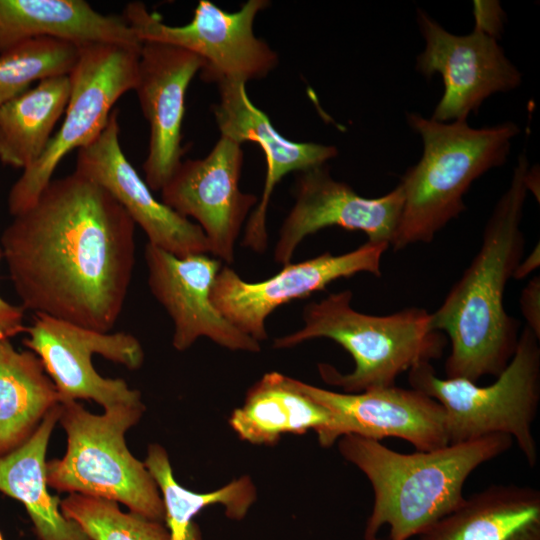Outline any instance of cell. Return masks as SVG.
<instances>
[{
    "label": "cell",
    "mask_w": 540,
    "mask_h": 540,
    "mask_svg": "<svg viewBox=\"0 0 540 540\" xmlns=\"http://www.w3.org/2000/svg\"><path fill=\"white\" fill-rule=\"evenodd\" d=\"M135 226L125 209L87 177L74 171L51 179L0 238L21 307L109 332L132 279Z\"/></svg>",
    "instance_id": "cell-1"
},
{
    "label": "cell",
    "mask_w": 540,
    "mask_h": 540,
    "mask_svg": "<svg viewBox=\"0 0 540 540\" xmlns=\"http://www.w3.org/2000/svg\"><path fill=\"white\" fill-rule=\"evenodd\" d=\"M529 162L520 154L507 190L485 226L482 244L460 279L433 313L432 326L447 333L451 351L446 378L472 382L498 376L512 358L519 323L504 307L507 282L523 258L521 230Z\"/></svg>",
    "instance_id": "cell-2"
},
{
    "label": "cell",
    "mask_w": 540,
    "mask_h": 540,
    "mask_svg": "<svg viewBox=\"0 0 540 540\" xmlns=\"http://www.w3.org/2000/svg\"><path fill=\"white\" fill-rule=\"evenodd\" d=\"M512 444L510 436L495 433L430 451L401 453L381 441L342 436L341 456L367 477L373 490L364 540H380L383 526L389 527L390 540L420 535L460 505L464 484L475 469Z\"/></svg>",
    "instance_id": "cell-3"
},
{
    "label": "cell",
    "mask_w": 540,
    "mask_h": 540,
    "mask_svg": "<svg viewBox=\"0 0 540 540\" xmlns=\"http://www.w3.org/2000/svg\"><path fill=\"white\" fill-rule=\"evenodd\" d=\"M406 119L420 135L423 153L399 182L404 203L390 242L394 251L431 242L457 218L465 210L463 197L471 184L506 162L520 132L513 122L472 128L467 121L439 122L416 112Z\"/></svg>",
    "instance_id": "cell-4"
},
{
    "label": "cell",
    "mask_w": 540,
    "mask_h": 540,
    "mask_svg": "<svg viewBox=\"0 0 540 540\" xmlns=\"http://www.w3.org/2000/svg\"><path fill=\"white\" fill-rule=\"evenodd\" d=\"M352 292L331 293L304 307V327L274 340V348L296 346L314 338H328L341 345L355 367L343 374L329 364H319L321 378L345 393L395 385L405 371L441 358L445 335L432 326L424 308L411 307L389 315H370L351 306Z\"/></svg>",
    "instance_id": "cell-5"
},
{
    "label": "cell",
    "mask_w": 540,
    "mask_h": 540,
    "mask_svg": "<svg viewBox=\"0 0 540 540\" xmlns=\"http://www.w3.org/2000/svg\"><path fill=\"white\" fill-rule=\"evenodd\" d=\"M144 411L145 405H118L97 415L77 401L60 403L67 446L62 458L46 463L48 486L122 503L129 511L164 522L159 489L125 441Z\"/></svg>",
    "instance_id": "cell-6"
},
{
    "label": "cell",
    "mask_w": 540,
    "mask_h": 540,
    "mask_svg": "<svg viewBox=\"0 0 540 540\" xmlns=\"http://www.w3.org/2000/svg\"><path fill=\"white\" fill-rule=\"evenodd\" d=\"M525 326L507 366L487 385L464 378H441L431 363L408 371L411 388L438 401L446 412L449 444L501 433L515 440L534 467L538 451L532 433L540 402V345Z\"/></svg>",
    "instance_id": "cell-7"
},
{
    "label": "cell",
    "mask_w": 540,
    "mask_h": 540,
    "mask_svg": "<svg viewBox=\"0 0 540 540\" xmlns=\"http://www.w3.org/2000/svg\"><path fill=\"white\" fill-rule=\"evenodd\" d=\"M141 46H80L78 60L69 74L71 91L64 120L42 156L24 169L11 187L8 208L12 216L37 200L68 153L89 145L102 133L115 103L135 88Z\"/></svg>",
    "instance_id": "cell-8"
},
{
    "label": "cell",
    "mask_w": 540,
    "mask_h": 540,
    "mask_svg": "<svg viewBox=\"0 0 540 540\" xmlns=\"http://www.w3.org/2000/svg\"><path fill=\"white\" fill-rule=\"evenodd\" d=\"M270 5L268 0H248L234 12L200 0L191 21L182 26L164 23L140 1L126 5L122 14L137 37L188 50L201 58V78L217 85L266 77L278 64L277 53L254 34V21Z\"/></svg>",
    "instance_id": "cell-9"
},
{
    "label": "cell",
    "mask_w": 540,
    "mask_h": 540,
    "mask_svg": "<svg viewBox=\"0 0 540 540\" xmlns=\"http://www.w3.org/2000/svg\"><path fill=\"white\" fill-rule=\"evenodd\" d=\"M26 332L23 343L41 360L60 403L93 400L104 410L144 405L140 391L123 379L102 377L92 364L93 354H99L130 370L139 369L144 351L132 334L99 332L46 315H35Z\"/></svg>",
    "instance_id": "cell-10"
},
{
    "label": "cell",
    "mask_w": 540,
    "mask_h": 540,
    "mask_svg": "<svg viewBox=\"0 0 540 540\" xmlns=\"http://www.w3.org/2000/svg\"><path fill=\"white\" fill-rule=\"evenodd\" d=\"M389 247L387 242L367 241L344 254L324 252L299 263L286 264L276 275L254 283L224 266L216 275L211 300L229 322L260 343L267 338V317L279 306L361 272L380 276L381 259Z\"/></svg>",
    "instance_id": "cell-11"
},
{
    "label": "cell",
    "mask_w": 540,
    "mask_h": 540,
    "mask_svg": "<svg viewBox=\"0 0 540 540\" xmlns=\"http://www.w3.org/2000/svg\"><path fill=\"white\" fill-rule=\"evenodd\" d=\"M297 388L325 407L330 424L317 433L322 447H331L345 435L377 441L403 439L418 451L449 445L446 412L427 394L395 385L359 393L334 392L294 379Z\"/></svg>",
    "instance_id": "cell-12"
},
{
    "label": "cell",
    "mask_w": 540,
    "mask_h": 540,
    "mask_svg": "<svg viewBox=\"0 0 540 540\" xmlns=\"http://www.w3.org/2000/svg\"><path fill=\"white\" fill-rule=\"evenodd\" d=\"M417 22L425 48L416 59V70L426 78L438 73L444 84L431 119L467 121L490 95L521 85V72L497 39L476 30L467 35L452 34L421 9Z\"/></svg>",
    "instance_id": "cell-13"
},
{
    "label": "cell",
    "mask_w": 540,
    "mask_h": 540,
    "mask_svg": "<svg viewBox=\"0 0 540 540\" xmlns=\"http://www.w3.org/2000/svg\"><path fill=\"white\" fill-rule=\"evenodd\" d=\"M244 154L242 144L220 135L200 159L182 161L161 189V202L179 215L197 221L212 254L234 261L241 228L258 198L240 190Z\"/></svg>",
    "instance_id": "cell-14"
},
{
    "label": "cell",
    "mask_w": 540,
    "mask_h": 540,
    "mask_svg": "<svg viewBox=\"0 0 540 540\" xmlns=\"http://www.w3.org/2000/svg\"><path fill=\"white\" fill-rule=\"evenodd\" d=\"M404 203L400 184L385 195L366 198L347 183L335 180L325 165L300 172L295 203L286 216L274 249L275 262L291 263L299 244L309 235L337 226L364 232L370 242H390Z\"/></svg>",
    "instance_id": "cell-15"
},
{
    "label": "cell",
    "mask_w": 540,
    "mask_h": 540,
    "mask_svg": "<svg viewBox=\"0 0 540 540\" xmlns=\"http://www.w3.org/2000/svg\"><path fill=\"white\" fill-rule=\"evenodd\" d=\"M145 263L151 293L172 319V345L185 351L207 337L233 351L259 352L260 343L229 322L211 300L221 262L208 254L176 256L147 243Z\"/></svg>",
    "instance_id": "cell-16"
},
{
    "label": "cell",
    "mask_w": 540,
    "mask_h": 540,
    "mask_svg": "<svg viewBox=\"0 0 540 540\" xmlns=\"http://www.w3.org/2000/svg\"><path fill=\"white\" fill-rule=\"evenodd\" d=\"M119 111L113 109L102 133L78 149L75 171L103 187L145 232L148 243L176 256L208 254L202 229L158 201L124 154Z\"/></svg>",
    "instance_id": "cell-17"
},
{
    "label": "cell",
    "mask_w": 540,
    "mask_h": 540,
    "mask_svg": "<svg viewBox=\"0 0 540 540\" xmlns=\"http://www.w3.org/2000/svg\"><path fill=\"white\" fill-rule=\"evenodd\" d=\"M203 65L199 56L183 48L142 42L134 91L150 128L143 170L151 191H161L182 162L185 96Z\"/></svg>",
    "instance_id": "cell-18"
},
{
    "label": "cell",
    "mask_w": 540,
    "mask_h": 540,
    "mask_svg": "<svg viewBox=\"0 0 540 540\" xmlns=\"http://www.w3.org/2000/svg\"><path fill=\"white\" fill-rule=\"evenodd\" d=\"M219 101L212 110L220 135L240 144L254 142L260 146L267 164L261 202L250 215L242 240L244 247L256 253L267 248L266 214L275 186L291 172H303L325 165L338 155L335 146L315 142H295L282 136L269 117L249 99L246 84H218Z\"/></svg>",
    "instance_id": "cell-19"
},
{
    "label": "cell",
    "mask_w": 540,
    "mask_h": 540,
    "mask_svg": "<svg viewBox=\"0 0 540 540\" xmlns=\"http://www.w3.org/2000/svg\"><path fill=\"white\" fill-rule=\"evenodd\" d=\"M37 37L77 46L142 45L122 15L103 14L85 0H0V53Z\"/></svg>",
    "instance_id": "cell-20"
},
{
    "label": "cell",
    "mask_w": 540,
    "mask_h": 540,
    "mask_svg": "<svg viewBox=\"0 0 540 540\" xmlns=\"http://www.w3.org/2000/svg\"><path fill=\"white\" fill-rule=\"evenodd\" d=\"M417 540H540V492L492 485L463 501Z\"/></svg>",
    "instance_id": "cell-21"
},
{
    "label": "cell",
    "mask_w": 540,
    "mask_h": 540,
    "mask_svg": "<svg viewBox=\"0 0 540 540\" xmlns=\"http://www.w3.org/2000/svg\"><path fill=\"white\" fill-rule=\"evenodd\" d=\"M59 415L60 403L24 443L0 456V492L24 505L39 540H90L62 514L59 496L48 491L46 452Z\"/></svg>",
    "instance_id": "cell-22"
},
{
    "label": "cell",
    "mask_w": 540,
    "mask_h": 540,
    "mask_svg": "<svg viewBox=\"0 0 540 540\" xmlns=\"http://www.w3.org/2000/svg\"><path fill=\"white\" fill-rule=\"evenodd\" d=\"M331 421L329 411L300 391L294 379L278 372L265 374L247 391L229 425L241 440L273 445L284 434L319 433Z\"/></svg>",
    "instance_id": "cell-23"
},
{
    "label": "cell",
    "mask_w": 540,
    "mask_h": 540,
    "mask_svg": "<svg viewBox=\"0 0 540 540\" xmlns=\"http://www.w3.org/2000/svg\"><path fill=\"white\" fill-rule=\"evenodd\" d=\"M59 403L38 356L0 342V456L24 443Z\"/></svg>",
    "instance_id": "cell-24"
},
{
    "label": "cell",
    "mask_w": 540,
    "mask_h": 540,
    "mask_svg": "<svg viewBox=\"0 0 540 540\" xmlns=\"http://www.w3.org/2000/svg\"><path fill=\"white\" fill-rule=\"evenodd\" d=\"M71 91L68 75L43 79L0 107V161L26 169L44 153L65 113Z\"/></svg>",
    "instance_id": "cell-25"
},
{
    "label": "cell",
    "mask_w": 540,
    "mask_h": 540,
    "mask_svg": "<svg viewBox=\"0 0 540 540\" xmlns=\"http://www.w3.org/2000/svg\"><path fill=\"white\" fill-rule=\"evenodd\" d=\"M144 465L159 489L172 540H201L193 519L208 506L222 505L229 519L240 521L257 498L256 487L246 475L207 493L186 489L176 481L166 450L156 443L148 446Z\"/></svg>",
    "instance_id": "cell-26"
},
{
    "label": "cell",
    "mask_w": 540,
    "mask_h": 540,
    "mask_svg": "<svg viewBox=\"0 0 540 540\" xmlns=\"http://www.w3.org/2000/svg\"><path fill=\"white\" fill-rule=\"evenodd\" d=\"M80 46L37 37L17 43L0 53V107L25 92L35 81L68 75L74 68Z\"/></svg>",
    "instance_id": "cell-27"
},
{
    "label": "cell",
    "mask_w": 540,
    "mask_h": 540,
    "mask_svg": "<svg viewBox=\"0 0 540 540\" xmlns=\"http://www.w3.org/2000/svg\"><path fill=\"white\" fill-rule=\"evenodd\" d=\"M60 508L90 540H172L164 522L123 512L112 500L71 493Z\"/></svg>",
    "instance_id": "cell-28"
},
{
    "label": "cell",
    "mask_w": 540,
    "mask_h": 540,
    "mask_svg": "<svg viewBox=\"0 0 540 540\" xmlns=\"http://www.w3.org/2000/svg\"><path fill=\"white\" fill-rule=\"evenodd\" d=\"M474 30L497 39L504 27V11L498 1H474Z\"/></svg>",
    "instance_id": "cell-29"
},
{
    "label": "cell",
    "mask_w": 540,
    "mask_h": 540,
    "mask_svg": "<svg viewBox=\"0 0 540 540\" xmlns=\"http://www.w3.org/2000/svg\"><path fill=\"white\" fill-rule=\"evenodd\" d=\"M522 315L534 334L540 338V277L530 279L520 295Z\"/></svg>",
    "instance_id": "cell-30"
},
{
    "label": "cell",
    "mask_w": 540,
    "mask_h": 540,
    "mask_svg": "<svg viewBox=\"0 0 540 540\" xmlns=\"http://www.w3.org/2000/svg\"><path fill=\"white\" fill-rule=\"evenodd\" d=\"M2 252L0 248V261ZM26 331L24 325V309L9 303L0 296V342L10 340L17 334Z\"/></svg>",
    "instance_id": "cell-31"
},
{
    "label": "cell",
    "mask_w": 540,
    "mask_h": 540,
    "mask_svg": "<svg viewBox=\"0 0 540 540\" xmlns=\"http://www.w3.org/2000/svg\"><path fill=\"white\" fill-rule=\"evenodd\" d=\"M539 264H540V251H539V244H537L533 248V250L529 253L528 257H526L525 259L523 258L521 259L512 277L517 280L524 279L530 273L536 270V268L539 267Z\"/></svg>",
    "instance_id": "cell-32"
},
{
    "label": "cell",
    "mask_w": 540,
    "mask_h": 540,
    "mask_svg": "<svg viewBox=\"0 0 540 540\" xmlns=\"http://www.w3.org/2000/svg\"><path fill=\"white\" fill-rule=\"evenodd\" d=\"M0 540H5L1 533H0Z\"/></svg>",
    "instance_id": "cell-33"
}]
</instances>
